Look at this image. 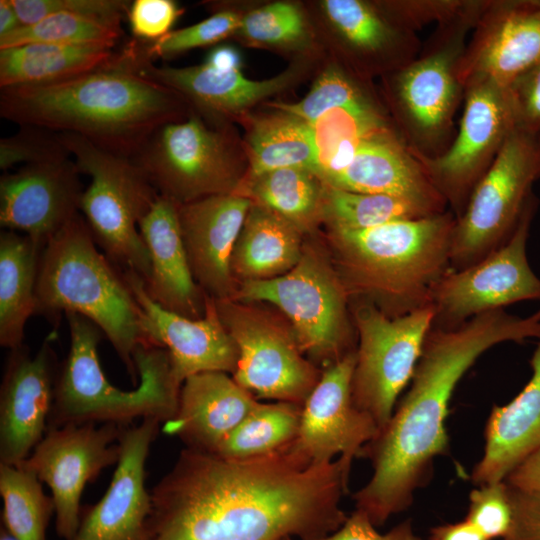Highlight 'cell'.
<instances>
[{"label":"cell","mask_w":540,"mask_h":540,"mask_svg":"<svg viewBox=\"0 0 540 540\" xmlns=\"http://www.w3.org/2000/svg\"><path fill=\"white\" fill-rule=\"evenodd\" d=\"M20 26V20L11 0H0V37L13 32Z\"/></svg>","instance_id":"54"},{"label":"cell","mask_w":540,"mask_h":540,"mask_svg":"<svg viewBox=\"0 0 540 540\" xmlns=\"http://www.w3.org/2000/svg\"><path fill=\"white\" fill-rule=\"evenodd\" d=\"M529 199L516 229L497 250L479 262L449 271L435 285L432 327L454 328L492 310L527 300H540V279L527 258V241L537 209Z\"/></svg>","instance_id":"13"},{"label":"cell","mask_w":540,"mask_h":540,"mask_svg":"<svg viewBox=\"0 0 540 540\" xmlns=\"http://www.w3.org/2000/svg\"><path fill=\"white\" fill-rule=\"evenodd\" d=\"M301 408L289 402H259L214 454L245 460L284 450L298 433Z\"/></svg>","instance_id":"36"},{"label":"cell","mask_w":540,"mask_h":540,"mask_svg":"<svg viewBox=\"0 0 540 540\" xmlns=\"http://www.w3.org/2000/svg\"><path fill=\"white\" fill-rule=\"evenodd\" d=\"M203 64L217 71H240L242 57L236 48L229 45H220L207 54Z\"/></svg>","instance_id":"53"},{"label":"cell","mask_w":540,"mask_h":540,"mask_svg":"<svg viewBox=\"0 0 540 540\" xmlns=\"http://www.w3.org/2000/svg\"><path fill=\"white\" fill-rule=\"evenodd\" d=\"M161 422L145 418L125 425L121 453L109 487L99 502L82 515L72 540H142L151 509L145 487V464Z\"/></svg>","instance_id":"22"},{"label":"cell","mask_w":540,"mask_h":540,"mask_svg":"<svg viewBox=\"0 0 540 540\" xmlns=\"http://www.w3.org/2000/svg\"><path fill=\"white\" fill-rule=\"evenodd\" d=\"M116 45L28 43L0 49V87L64 80L111 61Z\"/></svg>","instance_id":"32"},{"label":"cell","mask_w":540,"mask_h":540,"mask_svg":"<svg viewBox=\"0 0 540 540\" xmlns=\"http://www.w3.org/2000/svg\"><path fill=\"white\" fill-rule=\"evenodd\" d=\"M352 461L306 466L286 449L232 460L185 447L153 487L142 540H317L347 519Z\"/></svg>","instance_id":"1"},{"label":"cell","mask_w":540,"mask_h":540,"mask_svg":"<svg viewBox=\"0 0 540 540\" xmlns=\"http://www.w3.org/2000/svg\"><path fill=\"white\" fill-rule=\"evenodd\" d=\"M355 362L356 351L328 366L302 405L298 433L286 451L306 466L330 463L337 455L359 458L380 431L353 402Z\"/></svg>","instance_id":"17"},{"label":"cell","mask_w":540,"mask_h":540,"mask_svg":"<svg viewBox=\"0 0 540 540\" xmlns=\"http://www.w3.org/2000/svg\"><path fill=\"white\" fill-rule=\"evenodd\" d=\"M427 216L431 214L403 198L358 193L325 185L323 218L327 219L332 231H361Z\"/></svg>","instance_id":"38"},{"label":"cell","mask_w":540,"mask_h":540,"mask_svg":"<svg viewBox=\"0 0 540 540\" xmlns=\"http://www.w3.org/2000/svg\"><path fill=\"white\" fill-rule=\"evenodd\" d=\"M236 33L259 44L287 45L300 42L306 35V26L296 5L275 2L243 16Z\"/></svg>","instance_id":"42"},{"label":"cell","mask_w":540,"mask_h":540,"mask_svg":"<svg viewBox=\"0 0 540 540\" xmlns=\"http://www.w3.org/2000/svg\"><path fill=\"white\" fill-rule=\"evenodd\" d=\"M80 173L90 178L80 211L96 244L120 270L145 282L150 256L139 223L159 197L141 168L131 159L100 148L71 133H59Z\"/></svg>","instance_id":"8"},{"label":"cell","mask_w":540,"mask_h":540,"mask_svg":"<svg viewBox=\"0 0 540 540\" xmlns=\"http://www.w3.org/2000/svg\"><path fill=\"white\" fill-rule=\"evenodd\" d=\"M69 153L59 133L49 130L21 126V131L0 140V168L7 170L16 164H31L47 161Z\"/></svg>","instance_id":"45"},{"label":"cell","mask_w":540,"mask_h":540,"mask_svg":"<svg viewBox=\"0 0 540 540\" xmlns=\"http://www.w3.org/2000/svg\"><path fill=\"white\" fill-rule=\"evenodd\" d=\"M473 0H404L382 4L405 28L417 32L430 23H446L464 11Z\"/></svg>","instance_id":"46"},{"label":"cell","mask_w":540,"mask_h":540,"mask_svg":"<svg viewBox=\"0 0 540 540\" xmlns=\"http://www.w3.org/2000/svg\"><path fill=\"white\" fill-rule=\"evenodd\" d=\"M324 189L325 185L312 171L286 167L249 177L245 188L234 192L305 231L323 218Z\"/></svg>","instance_id":"34"},{"label":"cell","mask_w":540,"mask_h":540,"mask_svg":"<svg viewBox=\"0 0 540 540\" xmlns=\"http://www.w3.org/2000/svg\"><path fill=\"white\" fill-rule=\"evenodd\" d=\"M122 34L121 25L78 14L57 13L34 24L21 25L0 37V49L28 43L116 45Z\"/></svg>","instance_id":"39"},{"label":"cell","mask_w":540,"mask_h":540,"mask_svg":"<svg viewBox=\"0 0 540 540\" xmlns=\"http://www.w3.org/2000/svg\"><path fill=\"white\" fill-rule=\"evenodd\" d=\"M507 485L540 495V445L505 478Z\"/></svg>","instance_id":"51"},{"label":"cell","mask_w":540,"mask_h":540,"mask_svg":"<svg viewBox=\"0 0 540 540\" xmlns=\"http://www.w3.org/2000/svg\"><path fill=\"white\" fill-rule=\"evenodd\" d=\"M1 540H16L13 538L9 533H7L4 529L1 531Z\"/></svg>","instance_id":"55"},{"label":"cell","mask_w":540,"mask_h":540,"mask_svg":"<svg viewBox=\"0 0 540 540\" xmlns=\"http://www.w3.org/2000/svg\"><path fill=\"white\" fill-rule=\"evenodd\" d=\"M55 336L54 330L35 354L23 346L10 351L0 390V464L25 461L48 429L58 373Z\"/></svg>","instance_id":"20"},{"label":"cell","mask_w":540,"mask_h":540,"mask_svg":"<svg viewBox=\"0 0 540 540\" xmlns=\"http://www.w3.org/2000/svg\"><path fill=\"white\" fill-rule=\"evenodd\" d=\"M131 159L160 196L177 204L231 193L239 184L228 140L196 115L158 128Z\"/></svg>","instance_id":"12"},{"label":"cell","mask_w":540,"mask_h":540,"mask_svg":"<svg viewBox=\"0 0 540 540\" xmlns=\"http://www.w3.org/2000/svg\"><path fill=\"white\" fill-rule=\"evenodd\" d=\"M233 299L277 306L290 319L302 353L327 367L355 352L349 350L345 286L331 267L308 249L303 250L296 266L281 276L241 282Z\"/></svg>","instance_id":"10"},{"label":"cell","mask_w":540,"mask_h":540,"mask_svg":"<svg viewBox=\"0 0 540 540\" xmlns=\"http://www.w3.org/2000/svg\"><path fill=\"white\" fill-rule=\"evenodd\" d=\"M248 144L249 177L286 167L306 168L315 174L311 130L296 117L280 111L256 119L251 125Z\"/></svg>","instance_id":"35"},{"label":"cell","mask_w":540,"mask_h":540,"mask_svg":"<svg viewBox=\"0 0 540 540\" xmlns=\"http://www.w3.org/2000/svg\"><path fill=\"white\" fill-rule=\"evenodd\" d=\"M429 540H490L466 519L433 527Z\"/></svg>","instance_id":"52"},{"label":"cell","mask_w":540,"mask_h":540,"mask_svg":"<svg viewBox=\"0 0 540 540\" xmlns=\"http://www.w3.org/2000/svg\"><path fill=\"white\" fill-rule=\"evenodd\" d=\"M371 97L360 83L337 65L329 66L309 93L296 103H274L279 111L311 123L327 111Z\"/></svg>","instance_id":"40"},{"label":"cell","mask_w":540,"mask_h":540,"mask_svg":"<svg viewBox=\"0 0 540 540\" xmlns=\"http://www.w3.org/2000/svg\"><path fill=\"white\" fill-rule=\"evenodd\" d=\"M307 124L314 144L315 174L323 184L348 166L365 140L392 128L371 97L331 109Z\"/></svg>","instance_id":"33"},{"label":"cell","mask_w":540,"mask_h":540,"mask_svg":"<svg viewBox=\"0 0 540 540\" xmlns=\"http://www.w3.org/2000/svg\"><path fill=\"white\" fill-rule=\"evenodd\" d=\"M317 540H422L415 532L411 519L395 525L386 533H380L368 516L360 510L347 517L334 532Z\"/></svg>","instance_id":"49"},{"label":"cell","mask_w":540,"mask_h":540,"mask_svg":"<svg viewBox=\"0 0 540 540\" xmlns=\"http://www.w3.org/2000/svg\"><path fill=\"white\" fill-rule=\"evenodd\" d=\"M21 25H31L57 13L88 16L120 25L131 1L123 0H11Z\"/></svg>","instance_id":"43"},{"label":"cell","mask_w":540,"mask_h":540,"mask_svg":"<svg viewBox=\"0 0 540 540\" xmlns=\"http://www.w3.org/2000/svg\"><path fill=\"white\" fill-rule=\"evenodd\" d=\"M302 232L291 221L252 202L231 255L234 280H265L289 272L303 254Z\"/></svg>","instance_id":"30"},{"label":"cell","mask_w":540,"mask_h":540,"mask_svg":"<svg viewBox=\"0 0 540 540\" xmlns=\"http://www.w3.org/2000/svg\"><path fill=\"white\" fill-rule=\"evenodd\" d=\"M464 519L488 539H503L512 520L509 490L505 481L481 485L472 490Z\"/></svg>","instance_id":"44"},{"label":"cell","mask_w":540,"mask_h":540,"mask_svg":"<svg viewBox=\"0 0 540 540\" xmlns=\"http://www.w3.org/2000/svg\"><path fill=\"white\" fill-rule=\"evenodd\" d=\"M43 245L18 232L0 234V344L22 347L25 325L36 313V283Z\"/></svg>","instance_id":"31"},{"label":"cell","mask_w":540,"mask_h":540,"mask_svg":"<svg viewBox=\"0 0 540 540\" xmlns=\"http://www.w3.org/2000/svg\"><path fill=\"white\" fill-rule=\"evenodd\" d=\"M258 404L228 373H198L183 382L176 413L164 423L163 432L178 437L187 448L216 453Z\"/></svg>","instance_id":"25"},{"label":"cell","mask_w":540,"mask_h":540,"mask_svg":"<svg viewBox=\"0 0 540 540\" xmlns=\"http://www.w3.org/2000/svg\"><path fill=\"white\" fill-rule=\"evenodd\" d=\"M540 179V144L515 127L496 160L474 189L453 230L450 269L469 267L501 247L513 234Z\"/></svg>","instance_id":"9"},{"label":"cell","mask_w":540,"mask_h":540,"mask_svg":"<svg viewBox=\"0 0 540 540\" xmlns=\"http://www.w3.org/2000/svg\"><path fill=\"white\" fill-rule=\"evenodd\" d=\"M540 62V0H488L458 66L464 87L508 88Z\"/></svg>","instance_id":"19"},{"label":"cell","mask_w":540,"mask_h":540,"mask_svg":"<svg viewBox=\"0 0 540 540\" xmlns=\"http://www.w3.org/2000/svg\"><path fill=\"white\" fill-rule=\"evenodd\" d=\"M122 274L139 309L144 343L167 351L172 375L180 386L188 377L202 372L234 373L238 350L221 320L215 299L206 295L204 315L188 318L153 301L138 274L130 270H123Z\"/></svg>","instance_id":"18"},{"label":"cell","mask_w":540,"mask_h":540,"mask_svg":"<svg viewBox=\"0 0 540 540\" xmlns=\"http://www.w3.org/2000/svg\"><path fill=\"white\" fill-rule=\"evenodd\" d=\"M65 315L70 348L58 369L48 428L83 423L130 425L139 418L165 423L175 415L181 386L172 375L165 349L140 344L134 355L138 387L121 390L109 382L99 362L102 331L82 315Z\"/></svg>","instance_id":"6"},{"label":"cell","mask_w":540,"mask_h":540,"mask_svg":"<svg viewBox=\"0 0 540 540\" xmlns=\"http://www.w3.org/2000/svg\"><path fill=\"white\" fill-rule=\"evenodd\" d=\"M150 256L144 282L149 297L163 308L197 319L204 315L206 294L192 274L178 218V204L160 196L139 223Z\"/></svg>","instance_id":"26"},{"label":"cell","mask_w":540,"mask_h":540,"mask_svg":"<svg viewBox=\"0 0 540 540\" xmlns=\"http://www.w3.org/2000/svg\"><path fill=\"white\" fill-rule=\"evenodd\" d=\"M508 490L512 520L510 529L502 540H540V495L509 485Z\"/></svg>","instance_id":"50"},{"label":"cell","mask_w":540,"mask_h":540,"mask_svg":"<svg viewBox=\"0 0 540 540\" xmlns=\"http://www.w3.org/2000/svg\"><path fill=\"white\" fill-rule=\"evenodd\" d=\"M80 171L70 155L26 164L0 178V224L45 244L80 211Z\"/></svg>","instance_id":"21"},{"label":"cell","mask_w":540,"mask_h":540,"mask_svg":"<svg viewBox=\"0 0 540 540\" xmlns=\"http://www.w3.org/2000/svg\"><path fill=\"white\" fill-rule=\"evenodd\" d=\"M530 366L532 376L520 393L489 414L483 456L471 474L475 485L505 480L540 445V340Z\"/></svg>","instance_id":"28"},{"label":"cell","mask_w":540,"mask_h":540,"mask_svg":"<svg viewBox=\"0 0 540 540\" xmlns=\"http://www.w3.org/2000/svg\"><path fill=\"white\" fill-rule=\"evenodd\" d=\"M242 16L224 10L185 28L172 30L154 42L137 41L140 52L150 61L170 58L185 51L218 43L237 32Z\"/></svg>","instance_id":"41"},{"label":"cell","mask_w":540,"mask_h":540,"mask_svg":"<svg viewBox=\"0 0 540 540\" xmlns=\"http://www.w3.org/2000/svg\"><path fill=\"white\" fill-rule=\"evenodd\" d=\"M516 127L532 132L540 128V62L507 88Z\"/></svg>","instance_id":"48"},{"label":"cell","mask_w":540,"mask_h":540,"mask_svg":"<svg viewBox=\"0 0 540 540\" xmlns=\"http://www.w3.org/2000/svg\"><path fill=\"white\" fill-rule=\"evenodd\" d=\"M183 99L141 75L123 47L94 70L1 88L0 115L20 126L76 134L132 158L158 128L182 120Z\"/></svg>","instance_id":"3"},{"label":"cell","mask_w":540,"mask_h":540,"mask_svg":"<svg viewBox=\"0 0 540 540\" xmlns=\"http://www.w3.org/2000/svg\"><path fill=\"white\" fill-rule=\"evenodd\" d=\"M138 72L191 100L201 108L218 114L236 113L288 86L293 71L274 78L250 80L241 71H217L204 64L189 67L157 66L143 56L136 40L125 45Z\"/></svg>","instance_id":"27"},{"label":"cell","mask_w":540,"mask_h":540,"mask_svg":"<svg viewBox=\"0 0 540 540\" xmlns=\"http://www.w3.org/2000/svg\"><path fill=\"white\" fill-rule=\"evenodd\" d=\"M181 10L172 0H134L127 18L136 40L154 42L168 34Z\"/></svg>","instance_id":"47"},{"label":"cell","mask_w":540,"mask_h":540,"mask_svg":"<svg viewBox=\"0 0 540 540\" xmlns=\"http://www.w3.org/2000/svg\"><path fill=\"white\" fill-rule=\"evenodd\" d=\"M488 0H473L456 18L436 25L417 57L389 73L388 94L398 134L417 157L436 158L451 145L465 90L458 76L467 34Z\"/></svg>","instance_id":"7"},{"label":"cell","mask_w":540,"mask_h":540,"mask_svg":"<svg viewBox=\"0 0 540 540\" xmlns=\"http://www.w3.org/2000/svg\"><path fill=\"white\" fill-rule=\"evenodd\" d=\"M535 135H536L537 140H538V142L540 144V128L535 132Z\"/></svg>","instance_id":"56"},{"label":"cell","mask_w":540,"mask_h":540,"mask_svg":"<svg viewBox=\"0 0 540 540\" xmlns=\"http://www.w3.org/2000/svg\"><path fill=\"white\" fill-rule=\"evenodd\" d=\"M124 426L83 423L50 427L29 457L19 464L51 490L55 529L61 539L72 540L80 526V501L86 484L108 466L117 464Z\"/></svg>","instance_id":"15"},{"label":"cell","mask_w":540,"mask_h":540,"mask_svg":"<svg viewBox=\"0 0 540 540\" xmlns=\"http://www.w3.org/2000/svg\"><path fill=\"white\" fill-rule=\"evenodd\" d=\"M0 495L7 533L16 540H47L55 504L32 471L19 465L0 464Z\"/></svg>","instance_id":"37"},{"label":"cell","mask_w":540,"mask_h":540,"mask_svg":"<svg viewBox=\"0 0 540 540\" xmlns=\"http://www.w3.org/2000/svg\"><path fill=\"white\" fill-rule=\"evenodd\" d=\"M527 339L540 340V308L527 317L497 309L454 328H431L408 391L361 452L373 473L353 500L376 527L410 507L432 479L435 459L448 453L445 420L464 374L493 346Z\"/></svg>","instance_id":"2"},{"label":"cell","mask_w":540,"mask_h":540,"mask_svg":"<svg viewBox=\"0 0 540 540\" xmlns=\"http://www.w3.org/2000/svg\"><path fill=\"white\" fill-rule=\"evenodd\" d=\"M290 540H294V539H290Z\"/></svg>","instance_id":"57"},{"label":"cell","mask_w":540,"mask_h":540,"mask_svg":"<svg viewBox=\"0 0 540 540\" xmlns=\"http://www.w3.org/2000/svg\"><path fill=\"white\" fill-rule=\"evenodd\" d=\"M252 201L235 192L178 204V218L190 268L206 295L233 299L232 251Z\"/></svg>","instance_id":"23"},{"label":"cell","mask_w":540,"mask_h":540,"mask_svg":"<svg viewBox=\"0 0 540 540\" xmlns=\"http://www.w3.org/2000/svg\"><path fill=\"white\" fill-rule=\"evenodd\" d=\"M324 185L403 198L431 215L448 210L419 159L393 128L365 140L348 166Z\"/></svg>","instance_id":"24"},{"label":"cell","mask_w":540,"mask_h":540,"mask_svg":"<svg viewBox=\"0 0 540 540\" xmlns=\"http://www.w3.org/2000/svg\"><path fill=\"white\" fill-rule=\"evenodd\" d=\"M77 313L108 338L134 384V355L144 343L139 309L122 271L98 250L78 214L43 247L36 283V313Z\"/></svg>","instance_id":"5"},{"label":"cell","mask_w":540,"mask_h":540,"mask_svg":"<svg viewBox=\"0 0 540 540\" xmlns=\"http://www.w3.org/2000/svg\"><path fill=\"white\" fill-rule=\"evenodd\" d=\"M215 301L238 350L236 383L256 399L302 406L322 373L303 357L293 334L230 300Z\"/></svg>","instance_id":"16"},{"label":"cell","mask_w":540,"mask_h":540,"mask_svg":"<svg viewBox=\"0 0 540 540\" xmlns=\"http://www.w3.org/2000/svg\"><path fill=\"white\" fill-rule=\"evenodd\" d=\"M324 12L350 53L368 66L390 73L417 57L416 32L401 25L382 4L363 0H326Z\"/></svg>","instance_id":"29"},{"label":"cell","mask_w":540,"mask_h":540,"mask_svg":"<svg viewBox=\"0 0 540 540\" xmlns=\"http://www.w3.org/2000/svg\"><path fill=\"white\" fill-rule=\"evenodd\" d=\"M515 127L507 88L474 83L465 88L464 111L449 148L436 158L416 156L456 219Z\"/></svg>","instance_id":"14"},{"label":"cell","mask_w":540,"mask_h":540,"mask_svg":"<svg viewBox=\"0 0 540 540\" xmlns=\"http://www.w3.org/2000/svg\"><path fill=\"white\" fill-rule=\"evenodd\" d=\"M454 214L447 210L361 231H332L347 287L398 317L431 304L450 269Z\"/></svg>","instance_id":"4"},{"label":"cell","mask_w":540,"mask_h":540,"mask_svg":"<svg viewBox=\"0 0 540 540\" xmlns=\"http://www.w3.org/2000/svg\"><path fill=\"white\" fill-rule=\"evenodd\" d=\"M433 320L431 304L398 317H389L372 305H363L355 313L359 344L352 399L380 430L412 379Z\"/></svg>","instance_id":"11"}]
</instances>
